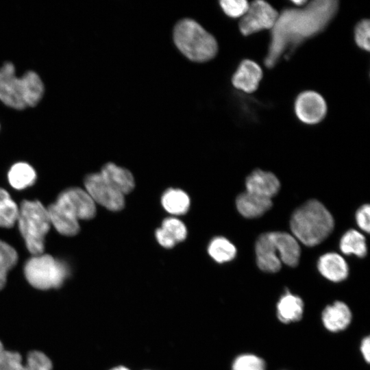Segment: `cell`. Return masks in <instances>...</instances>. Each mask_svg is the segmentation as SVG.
I'll return each instance as SVG.
<instances>
[{"instance_id": "30", "label": "cell", "mask_w": 370, "mask_h": 370, "mask_svg": "<svg viewBox=\"0 0 370 370\" xmlns=\"http://www.w3.org/2000/svg\"><path fill=\"white\" fill-rule=\"evenodd\" d=\"M354 38L356 45L362 49L369 51L370 49V22L363 19L356 26Z\"/></svg>"}, {"instance_id": "27", "label": "cell", "mask_w": 370, "mask_h": 370, "mask_svg": "<svg viewBox=\"0 0 370 370\" xmlns=\"http://www.w3.org/2000/svg\"><path fill=\"white\" fill-rule=\"evenodd\" d=\"M161 228H162L176 243L184 241L186 238L187 229L184 223L176 218L169 217L163 220Z\"/></svg>"}, {"instance_id": "33", "label": "cell", "mask_w": 370, "mask_h": 370, "mask_svg": "<svg viewBox=\"0 0 370 370\" xmlns=\"http://www.w3.org/2000/svg\"><path fill=\"white\" fill-rule=\"evenodd\" d=\"M360 350L367 362H369L370 361V338L369 336L365 337L362 340L361 343Z\"/></svg>"}, {"instance_id": "29", "label": "cell", "mask_w": 370, "mask_h": 370, "mask_svg": "<svg viewBox=\"0 0 370 370\" xmlns=\"http://www.w3.org/2000/svg\"><path fill=\"white\" fill-rule=\"evenodd\" d=\"M220 5L228 16L241 18L247 11L249 3L245 0H222Z\"/></svg>"}, {"instance_id": "5", "label": "cell", "mask_w": 370, "mask_h": 370, "mask_svg": "<svg viewBox=\"0 0 370 370\" xmlns=\"http://www.w3.org/2000/svg\"><path fill=\"white\" fill-rule=\"evenodd\" d=\"M173 39L178 49L192 61L206 62L217 53L218 45L214 37L190 18L177 23L174 28Z\"/></svg>"}, {"instance_id": "35", "label": "cell", "mask_w": 370, "mask_h": 370, "mask_svg": "<svg viewBox=\"0 0 370 370\" xmlns=\"http://www.w3.org/2000/svg\"><path fill=\"white\" fill-rule=\"evenodd\" d=\"M111 370H130V369H128L127 368L125 367H116L112 369Z\"/></svg>"}, {"instance_id": "19", "label": "cell", "mask_w": 370, "mask_h": 370, "mask_svg": "<svg viewBox=\"0 0 370 370\" xmlns=\"http://www.w3.org/2000/svg\"><path fill=\"white\" fill-rule=\"evenodd\" d=\"M271 199L264 198L247 191L240 194L236 206L240 214L245 218L253 219L262 216L272 207Z\"/></svg>"}, {"instance_id": "36", "label": "cell", "mask_w": 370, "mask_h": 370, "mask_svg": "<svg viewBox=\"0 0 370 370\" xmlns=\"http://www.w3.org/2000/svg\"><path fill=\"white\" fill-rule=\"evenodd\" d=\"M4 348H3V345L2 344V343L0 341V358L3 354V352H4Z\"/></svg>"}, {"instance_id": "23", "label": "cell", "mask_w": 370, "mask_h": 370, "mask_svg": "<svg viewBox=\"0 0 370 370\" xmlns=\"http://www.w3.org/2000/svg\"><path fill=\"white\" fill-rule=\"evenodd\" d=\"M339 247L344 254H354L359 258H364L367 253L365 237L353 229L347 230L342 236Z\"/></svg>"}, {"instance_id": "28", "label": "cell", "mask_w": 370, "mask_h": 370, "mask_svg": "<svg viewBox=\"0 0 370 370\" xmlns=\"http://www.w3.org/2000/svg\"><path fill=\"white\" fill-rule=\"evenodd\" d=\"M265 362L260 357L250 354L238 356L232 365V370H265Z\"/></svg>"}, {"instance_id": "4", "label": "cell", "mask_w": 370, "mask_h": 370, "mask_svg": "<svg viewBox=\"0 0 370 370\" xmlns=\"http://www.w3.org/2000/svg\"><path fill=\"white\" fill-rule=\"evenodd\" d=\"M43 93L44 85L36 73L29 71L18 77L11 62L0 68V100L6 106L17 110L32 107Z\"/></svg>"}, {"instance_id": "22", "label": "cell", "mask_w": 370, "mask_h": 370, "mask_svg": "<svg viewBox=\"0 0 370 370\" xmlns=\"http://www.w3.org/2000/svg\"><path fill=\"white\" fill-rule=\"evenodd\" d=\"M8 178L10 185L15 189L22 190L32 186L36 180V173L27 163L18 162L10 168Z\"/></svg>"}, {"instance_id": "24", "label": "cell", "mask_w": 370, "mask_h": 370, "mask_svg": "<svg viewBox=\"0 0 370 370\" xmlns=\"http://www.w3.org/2000/svg\"><path fill=\"white\" fill-rule=\"evenodd\" d=\"M208 252L210 257L219 263L232 260L236 254L235 246L226 238L217 236L209 243Z\"/></svg>"}, {"instance_id": "34", "label": "cell", "mask_w": 370, "mask_h": 370, "mask_svg": "<svg viewBox=\"0 0 370 370\" xmlns=\"http://www.w3.org/2000/svg\"><path fill=\"white\" fill-rule=\"evenodd\" d=\"M293 3H295L296 5H299V6H301L304 3H306V1H301V0H299V1H292Z\"/></svg>"}, {"instance_id": "7", "label": "cell", "mask_w": 370, "mask_h": 370, "mask_svg": "<svg viewBox=\"0 0 370 370\" xmlns=\"http://www.w3.org/2000/svg\"><path fill=\"white\" fill-rule=\"evenodd\" d=\"M24 274L33 287L47 290L60 287L69 275V269L62 261L49 254H41L27 260Z\"/></svg>"}, {"instance_id": "20", "label": "cell", "mask_w": 370, "mask_h": 370, "mask_svg": "<svg viewBox=\"0 0 370 370\" xmlns=\"http://www.w3.org/2000/svg\"><path fill=\"white\" fill-rule=\"evenodd\" d=\"M304 312L302 299L286 291L280 299L277 305L278 317L281 322L289 323L299 321Z\"/></svg>"}, {"instance_id": "12", "label": "cell", "mask_w": 370, "mask_h": 370, "mask_svg": "<svg viewBox=\"0 0 370 370\" xmlns=\"http://www.w3.org/2000/svg\"><path fill=\"white\" fill-rule=\"evenodd\" d=\"M255 251L257 265L260 270L267 273H276L281 269L282 262L270 232L263 233L258 236Z\"/></svg>"}, {"instance_id": "26", "label": "cell", "mask_w": 370, "mask_h": 370, "mask_svg": "<svg viewBox=\"0 0 370 370\" xmlns=\"http://www.w3.org/2000/svg\"><path fill=\"white\" fill-rule=\"evenodd\" d=\"M18 254L11 245L0 240V291L5 286L7 274L17 263Z\"/></svg>"}, {"instance_id": "10", "label": "cell", "mask_w": 370, "mask_h": 370, "mask_svg": "<svg viewBox=\"0 0 370 370\" xmlns=\"http://www.w3.org/2000/svg\"><path fill=\"white\" fill-rule=\"evenodd\" d=\"M295 112L301 122L313 125L324 119L327 112V105L319 93L311 90L305 91L297 97Z\"/></svg>"}, {"instance_id": "18", "label": "cell", "mask_w": 370, "mask_h": 370, "mask_svg": "<svg viewBox=\"0 0 370 370\" xmlns=\"http://www.w3.org/2000/svg\"><path fill=\"white\" fill-rule=\"evenodd\" d=\"M99 173L114 188L123 195L130 193L134 188V179L130 171L112 162L106 164Z\"/></svg>"}, {"instance_id": "3", "label": "cell", "mask_w": 370, "mask_h": 370, "mask_svg": "<svg viewBox=\"0 0 370 370\" xmlns=\"http://www.w3.org/2000/svg\"><path fill=\"white\" fill-rule=\"evenodd\" d=\"M334 226L331 213L316 199H310L295 210L290 221L295 238L308 247L323 242L332 233Z\"/></svg>"}, {"instance_id": "32", "label": "cell", "mask_w": 370, "mask_h": 370, "mask_svg": "<svg viewBox=\"0 0 370 370\" xmlns=\"http://www.w3.org/2000/svg\"><path fill=\"white\" fill-rule=\"evenodd\" d=\"M156 238L162 247L167 249L173 247L176 244L175 241L161 227L156 230Z\"/></svg>"}, {"instance_id": "31", "label": "cell", "mask_w": 370, "mask_h": 370, "mask_svg": "<svg viewBox=\"0 0 370 370\" xmlns=\"http://www.w3.org/2000/svg\"><path fill=\"white\" fill-rule=\"evenodd\" d=\"M370 207L368 204L360 207L356 213V221L358 226L364 232H369Z\"/></svg>"}, {"instance_id": "16", "label": "cell", "mask_w": 370, "mask_h": 370, "mask_svg": "<svg viewBox=\"0 0 370 370\" xmlns=\"http://www.w3.org/2000/svg\"><path fill=\"white\" fill-rule=\"evenodd\" d=\"M272 240L278 251L279 257L285 264L295 267L300 258V247L297 239L284 232H271Z\"/></svg>"}, {"instance_id": "25", "label": "cell", "mask_w": 370, "mask_h": 370, "mask_svg": "<svg viewBox=\"0 0 370 370\" xmlns=\"http://www.w3.org/2000/svg\"><path fill=\"white\" fill-rule=\"evenodd\" d=\"M18 206L5 189L0 188V227L10 228L17 221Z\"/></svg>"}, {"instance_id": "9", "label": "cell", "mask_w": 370, "mask_h": 370, "mask_svg": "<svg viewBox=\"0 0 370 370\" xmlns=\"http://www.w3.org/2000/svg\"><path fill=\"white\" fill-rule=\"evenodd\" d=\"M85 190L95 203L111 211H119L124 208V195L114 188L100 174L91 173L84 181Z\"/></svg>"}, {"instance_id": "6", "label": "cell", "mask_w": 370, "mask_h": 370, "mask_svg": "<svg viewBox=\"0 0 370 370\" xmlns=\"http://www.w3.org/2000/svg\"><path fill=\"white\" fill-rule=\"evenodd\" d=\"M16 222L28 251L33 256L43 254L45 236L51 225L47 209L38 200H23Z\"/></svg>"}, {"instance_id": "14", "label": "cell", "mask_w": 370, "mask_h": 370, "mask_svg": "<svg viewBox=\"0 0 370 370\" xmlns=\"http://www.w3.org/2000/svg\"><path fill=\"white\" fill-rule=\"evenodd\" d=\"M262 77V71L255 62L245 60L241 62L232 77L235 88L247 93L257 90Z\"/></svg>"}, {"instance_id": "1", "label": "cell", "mask_w": 370, "mask_h": 370, "mask_svg": "<svg viewBox=\"0 0 370 370\" xmlns=\"http://www.w3.org/2000/svg\"><path fill=\"white\" fill-rule=\"evenodd\" d=\"M338 2L315 0L304 8H287L279 13L271 29V38L264 62L273 67L284 53L290 56L306 40L322 32L336 15Z\"/></svg>"}, {"instance_id": "2", "label": "cell", "mask_w": 370, "mask_h": 370, "mask_svg": "<svg viewBox=\"0 0 370 370\" xmlns=\"http://www.w3.org/2000/svg\"><path fill=\"white\" fill-rule=\"evenodd\" d=\"M51 225L62 235L73 236L80 230L79 220H89L96 214L95 203L79 187L62 190L47 208Z\"/></svg>"}, {"instance_id": "15", "label": "cell", "mask_w": 370, "mask_h": 370, "mask_svg": "<svg viewBox=\"0 0 370 370\" xmlns=\"http://www.w3.org/2000/svg\"><path fill=\"white\" fill-rule=\"evenodd\" d=\"M317 268L324 278L334 282L345 280L349 274L347 263L341 255L335 252L322 255L317 262Z\"/></svg>"}, {"instance_id": "8", "label": "cell", "mask_w": 370, "mask_h": 370, "mask_svg": "<svg viewBox=\"0 0 370 370\" xmlns=\"http://www.w3.org/2000/svg\"><path fill=\"white\" fill-rule=\"evenodd\" d=\"M278 15V12L267 2L254 1L249 4L247 11L241 17L239 29L244 36L264 29H271Z\"/></svg>"}, {"instance_id": "11", "label": "cell", "mask_w": 370, "mask_h": 370, "mask_svg": "<svg viewBox=\"0 0 370 370\" xmlns=\"http://www.w3.org/2000/svg\"><path fill=\"white\" fill-rule=\"evenodd\" d=\"M0 370H52L51 360L42 352L32 351L25 365L18 352L4 350L0 358Z\"/></svg>"}, {"instance_id": "21", "label": "cell", "mask_w": 370, "mask_h": 370, "mask_svg": "<svg viewBox=\"0 0 370 370\" xmlns=\"http://www.w3.org/2000/svg\"><path fill=\"white\" fill-rule=\"evenodd\" d=\"M161 202L166 212L175 215L186 213L190 204L188 195L177 188L166 190L162 196Z\"/></svg>"}, {"instance_id": "17", "label": "cell", "mask_w": 370, "mask_h": 370, "mask_svg": "<svg viewBox=\"0 0 370 370\" xmlns=\"http://www.w3.org/2000/svg\"><path fill=\"white\" fill-rule=\"evenodd\" d=\"M321 317L325 328L336 332L345 330L349 325L352 312L346 304L337 301L325 308Z\"/></svg>"}, {"instance_id": "13", "label": "cell", "mask_w": 370, "mask_h": 370, "mask_svg": "<svg viewBox=\"0 0 370 370\" xmlns=\"http://www.w3.org/2000/svg\"><path fill=\"white\" fill-rule=\"evenodd\" d=\"M245 186L247 192L271 199L278 194L280 183L273 173L256 169L247 177Z\"/></svg>"}]
</instances>
